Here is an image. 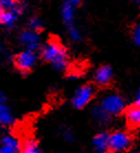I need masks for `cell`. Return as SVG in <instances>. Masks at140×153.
<instances>
[{
  "instance_id": "cell-1",
  "label": "cell",
  "mask_w": 140,
  "mask_h": 153,
  "mask_svg": "<svg viewBox=\"0 0 140 153\" xmlns=\"http://www.w3.org/2000/svg\"><path fill=\"white\" fill-rule=\"evenodd\" d=\"M43 60L53 65L55 70H63L67 65V53L61 42L51 39L46 42L41 50Z\"/></svg>"
},
{
  "instance_id": "cell-2",
  "label": "cell",
  "mask_w": 140,
  "mask_h": 153,
  "mask_svg": "<svg viewBox=\"0 0 140 153\" xmlns=\"http://www.w3.org/2000/svg\"><path fill=\"white\" fill-rule=\"evenodd\" d=\"M131 144V138L124 131H116L109 134L108 151L111 153H120L128 149Z\"/></svg>"
},
{
  "instance_id": "cell-3",
  "label": "cell",
  "mask_w": 140,
  "mask_h": 153,
  "mask_svg": "<svg viewBox=\"0 0 140 153\" xmlns=\"http://www.w3.org/2000/svg\"><path fill=\"white\" fill-rule=\"evenodd\" d=\"M37 62V54L32 50H23L15 58V65L20 72H30Z\"/></svg>"
},
{
  "instance_id": "cell-4",
  "label": "cell",
  "mask_w": 140,
  "mask_h": 153,
  "mask_svg": "<svg viewBox=\"0 0 140 153\" xmlns=\"http://www.w3.org/2000/svg\"><path fill=\"white\" fill-rule=\"evenodd\" d=\"M100 107L108 113V114H118L120 113L124 108L125 102L120 96L118 94H109L105 97L100 102Z\"/></svg>"
},
{
  "instance_id": "cell-5",
  "label": "cell",
  "mask_w": 140,
  "mask_h": 153,
  "mask_svg": "<svg viewBox=\"0 0 140 153\" xmlns=\"http://www.w3.org/2000/svg\"><path fill=\"white\" fill-rule=\"evenodd\" d=\"M94 94V90L91 85H83L76 90L75 94L73 97V105L76 109H82L91 102Z\"/></svg>"
},
{
  "instance_id": "cell-6",
  "label": "cell",
  "mask_w": 140,
  "mask_h": 153,
  "mask_svg": "<svg viewBox=\"0 0 140 153\" xmlns=\"http://www.w3.org/2000/svg\"><path fill=\"white\" fill-rule=\"evenodd\" d=\"M20 42L26 47V49L35 51L40 45V39L35 31L26 30L20 35Z\"/></svg>"
},
{
  "instance_id": "cell-7",
  "label": "cell",
  "mask_w": 140,
  "mask_h": 153,
  "mask_svg": "<svg viewBox=\"0 0 140 153\" xmlns=\"http://www.w3.org/2000/svg\"><path fill=\"white\" fill-rule=\"evenodd\" d=\"M113 78V70L109 65H103L100 68L96 70L94 76V79L96 83L100 84V85H105L108 84Z\"/></svg>"
},
{
  "instance_id": "cell-8",
  "label": "cell",
  "mask_w": 140,
  "mask_h": 153,
  "mask_svg": "<svg viewBox=\"0 0 140 153\" xmlns=\"http://www.w3.org/2000/svg\"><path fill=\"white\" fill-rule=\"evenodd\" d=\"M19 17V15L12 10V9H4L2 11L0 12V25H2L4 27L11 28L15 26L17 18Z\"/></svg>"
},
{
  "instance_id": "cell-9",
  "label": "cell",
  "mask_w": 140,
  "mask_h": 153,
  "mask_svg": "<svg viewBox=\"0 0 140 153\" xmlns=\"http://www.w3.org/2000/svg\"><path fill=\"white\" fill-rule=\"evenodd\" d=\"M108 143H109V134L105 132L96 134L93 139V144L95 149L99 152H105L106 150H108Z\"/></svg>"
},
{
  "instance_id": "cell-10",
  "label": "cell",
  "mask_w": 140,
  "mask_h": 153,
  "mask_svg": "<svg viewBox=\"0 0 140 153\" xmlns=\"http://www.w3.org/2000/svg\"><path fill=\"white\" fill-rule=\"evenodd\" d=\"M62 18L67 25V27L74 26V7L68 1L64 2V4L62 6Z\"/></svg>"
},
{
  "instance_id": "cell-11",
  "label": "cell",
  "mask_w": 140,
  "mask_h": 153,
  "mask_svg": "<svg viewBox=\"0 0 140 153\" xmlns=\"http://www.w3.org/2000/svg\"><path fill=\"white\" fill-rule=\"evenodd\" d=\"M127 122L133 126H140V105H133L126 113Z\"/></svg>"
},
{
  "instance_id": "cell-12",
  "label": "cell",
  "mask_w": 140,
  "mask_h": 153,
  "mask_svg": "<svg viewBox=\"0 0 140 153\" xmlns=\"http://www.w3.org/2000/svg\"><path fill=\"white\" fill-rule=\"evenodd\" d=\"M12 120L13 118L9 107H7L4 103H0V124L8 126L12 122Z\"/></svg>"
},
{
  "instance_id": "cell-13",
  "label": "cell",
  "mask_w": 140,
  "mask_h": 153,
  "mask_svg": "<svg viewBox=\"0 0 140 153\" xmlns=\"http://www.w3.org/2000/svg\"><path fill=\"white\" fill-rule=\"evenodd\" d=\"M22 153H42L38 143L34 140H27L21 146Z\"/></svg>"
},
{
  "instance_id": "cell-14",
  "label": "cell",
  "mask_w": 140,
  "mask_h": 153,
  "mask_svg": "<svg viewBox=\"0 0 140 153\" xmlns=\"http://www.w3.org/2000/svg\"><path fill=\"white\" fill-rule=\"evenodd\" d=\"M93 115H94V118L100 123H105L109 120V114H108L100 105L97 108H94V110H93Z\"/></svg>"
},
{
  "instance_id": "cell-15",
  "label": "cell",
  "mask_w": 140,
  "mask_h": 153,
  "mask_svg": "<svg viewBox=\"0 0 140 153\" xmlns=\"http://www.w3.org/2000/svg\"><path fill=\"white\" fill-rule=\"evenodd\" d=\"M29 27H30V30H33L35 32H38V31L42 30V28H43V23L42 21L39 18H32L30 19L29 21Z\"/></svg>"
},
{
  "instance_id": "cell-16",
  "label": "cell",
  "mask_w": 140,
  "mask_h": 153,
  "mask_svg": "<svg viewBox=\"0 0 140 153\" xmlns=\"http://www.w3.org/2000/svg\"><path fill=\"white\" fill-rule=\"evenodd\" d=\"M0 2L4 9L9 10V9H13L15 7H17L21 1L20 0H0Z\"/></svg>"
},
{
  "instance_id": "cell-17",
  "label": "cell",
  "mask_w": 140,
  "mask_h": 153,
  "mask_svg": "<svg viewBox=\"0 0 140 153\" xmlns=\"http://www.w3.org/2000/svg\"><path fill=\"white\" fill-rule=\"evenodd\" d=\"M1 144H8V146H19V142L17 141V139H15L11 135H6L1 139Z\"/></svg>"
},
{
  "instance_id": "cell-18",
  "label": "cell",
  "mask_w": 140,
  "mask_h": 153,
  "mask_svg": "<svg viewBox=\"0 0 140 153\" xmlns=\"http://www.w3.org/2000/svg\"><path fill=\"white\" fill-rule=\"evenodd\" d=\"M21 148L13 146H8V144H1L0 146V152L1 153H18Z\"/></svg>"
},
{
  "instance_id": "cell-19",
  "label": "cell",
  "mask_w": 140,
  "mask_h": 153,
  "mask_svg": "<svg viewBox=\"0 0 140 153\" xmlns=\"http://www.w3.org/2000/svg\"><path fill=\"white\" fill-rule=\"evenodd\" d=\"M68 33H70V37H71V39H72L73 41H78L81 39L80 31H78V29H76L74 26L68 27Z\"/></svg>"
},
{
  "instance_id": "cell-20",
  "label": "cell",
  "mask_w": 140,
  "mask_h": 153,
  "mask_svg": "<svg viewBox=\"0 0 140 153\" xmlns=\"http://www.w3.org/2000/svg\"><path fill=\"white\" fill-rule=\"evenodd\" d=\"M133 39L135 43L140 46V23H138L136 27L133 28Z\"/></svg>"
},
{
  "instance_id": "cell-21",
  "label": "cell",
  "mask_w": 140,
  "mask_h": 153,
  "mask_svg": "<svg viewBox=\"0 0 140 153\" xmlns=\"http://www.w3.org/2000/svg\"><path fill=\"white\" fill-rule=\"evenodd\" d=\"M64 137H65V139H66L67 141H73V140H74V135H73V133L71 132V131H68V130H66L64 132Z\"/></svg>"
},
{
  "instance_id": "cell-22",
  "label": "cell",
  "mask_w": 140,
  "mask_h": 153,
  "mask_svg": "<svg viewBox=\"0 0 140 153\" xmlns=\"http://www.w3.org/2000/svg\"><path fill=\"white\" fill-rule=\"evenodd\" d=\"M70 4H72L73 7L75 8V7H78L81 4V2H82V0H67Z\"/></svg>"
},
{
  "instance_id": "cell-23",
  "label": "cell",
  "mask_w": 140,
  "mask_h": 153,
  "mask_svg": "<svg viewBox=\"0 0 140 153\" xmlns=\"http://www.w3.org/2000/svg\"><path fill=\"white\" fill-rule=\"evenodd\" d=\"M135 105H140V89L138 93H137V97H136V102H135Z\"/></svg>"
},
{
  "instance_id": "cell-24",
  "label": "cell",
  "mask_w": 140,
  "mask_h": 153,
  "mask_svg": "<svg viewBox=\"0 0 140 153\" xmlns=\"http://www.w3.org/2000/svg\"><path fill=\"white\" fill-rule=\"evenodd\" d=\"M6 102V96L2 92H0V103H4Z\"/></svg>"
},
{
  "instance_id": "cell-25",
  "label": "cell",
  "mask_w": 140,
  "mask_h": 153,
  "mask_svg": "<svg viewBox=\"0 0 140 153\" xmlns=\"http://www.w3.org/2000/svg\"><path fill=\"white\" fill-rule=\"evenodd\" d=\"M4 10V8H2V6H1V2H0V12Z\"/></svg>"
},
{
  "instance_id": "cell-26",
  "label": "cell",
  "mask_w": 140,
  "mask_h": 153,
  "mask_svg": "<svg viewBox=\"0 0 140 153\" xmlns=\"http://www.w3.org/2000/svg\"><path fill=\"white\" fill-rule=\"evenodd\" d=\"M135 1L137 2V4H139V6H140V0H135Z\"/></svg>"
},
{
  "instance_id": "cell-27",
  "label": "cell",
  "mask_w": 140,
  "mask_h": 153,
  "mask_svg": "<svg viewBox=\"0 0 140 153\" xmlns=\"http://www.w3.org/2000/svg\"><path fill=\"white\" fill-rule=\"evenodd\" d=\"M129 153H138V152H136V151H130Z\"/></svg>"
},
{
  "instance_id": "cell-28",
  "label": "cell",
  "mask_w": 140,
  "mask_h": 153,
  "mask_svg": "<svg viewBox=\"0 0 140 153\" xmlns=\"http://www.w3.org/2000/svg\"><path fill=\"white\" fill-rule=\"evenodd\" d=\"M0 50H1V43H0Z\"/></svg>"
},
{
  "instance_id": "cell-29",
  "label": "cell",
  "mask_w": 140,
  "mask_h": 153,
  "mask_svg": "<svg viewBox=\"0 0 140 153\" xmlns=\"http://www.w3.org/2000/svg\"><path fill=\"white\" fill-rule=\"evenodd\" d=\"M100 153H105V152H100Z\"/></svg>"
},
{
  "instance_id": "cell-30",
  "label": "cell",
  "mask_w": 140,
  "mask_h": 153,
  "mask_svg": "<svg viewBox=\"0 0 140 153\" xmlns=\"http://www.w3.org/2000/svg\"><path fill=\"white\" fill-rule=\"evenodd\" d=\"M0 153H1V152H0Z\"/></svg>"
}]
</instances>
